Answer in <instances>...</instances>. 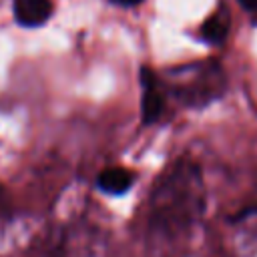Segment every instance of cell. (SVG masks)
<instances>
[{
  "instance_id": "8992f818",
  "label": "cell",
  "mask_w": 257,
  "mask_h": 257,
  "mask_svg": "<svg viewBox=\"0 0 257 257\" xmlns=\"http://www.w3.org/2000/svg\"><path fill=\"white\" fill-rule=\"evenodd\" d=\"M231 28V20H229V12L227 10H217L213 12L201 26V36L203 40L211 42V44H219L227 38Z\"/></svg>"
},
{
  "instance_id": "5b68a950",
  "label": "cell",
  "mask_w": 257,
  "mask_h": 257,
  "mask_svg": "<svg viewBox=\"0 0 257 257\" xmlns=\"http://www.w3.org/2000/svg\"><path fill=\"white\" fill-rule=\"evenodd\" d=\"M135 183V173L124 169V167H108L104 171H100L96 185L100 191L108 193V195H122L124 191H128Z\"/></svg>"
},
{
  "instance_id": "ba28073f",
  "label": "cell",
  "mask_w": 257,
  "mask_h": 257,
  "mask_svg": "<svg viewBox=\"0 0 257 257\" xmlns=\"http://www.w3.org/2000/svg\"><path fill=\"white\" fill-rule=\"evenodd\" d=\"M245 8H249V10H257V0H239Z\"/></svg>"
},
{
  "instance_id": "52a82bcc",
  "label": "cell",
  "mask_w": 257,
  "mask_h": 257,
  "mask_svg": "<svg viewBox=\"0 0 257 257\" xmlns=\"http://www.w3.org/2000/svg\"><path fill=\"white\" fill-rule=\"evenodd\" d=\"M114 4H120V6H137V4H141L143 0H112Z\"/></svg>"
},
{
  "instance_id": "3957f363",
  "label": "cell",
  "mask_w": 257,
  "mask_h": 257,
  "mask_svg": "<svg viewBox=\"0 0 257 257\" xmlns=\"http://www.w3.org/2000/svg\"><path fill=\"white\" fill-rule=\"evenodd\" d=\"M143 78V102H141V112H143V122H155L165 106V92L151 68L141 70Z\"/></svg>"
},
{
  "instance_id": "9c48e42d",
  "label": "cell",
  "mask_w": 257,
  "mask_h": 257,
  "mask_svg": "<svg viewBox=\"0 0 257 257\" xmlns=\"http://www.w3.org/2000/svg\"><path fill=\"white\" fill-rule=\"evenodd\" d=\"M0 197H2V191H0Z\"/></svg>"
},
{
  "instance_id": "7a4b0ae2",
  "label": "cell",
  "mask_w": 257,
  "mask_h": 257,
  "mask_svg": "<svg viewBox=\"0 0 257 257\" xmlns=\"http://www.w3.org/2000/svg\"><path fill=\"white\" fill-rule=\"evenodd\" d=\"M171 88L187 106H205L219 98L225 88V76L221 66L215 62L193 64L173 72Z\"/></svg>"
},
{
  "instance_id": "6da1fadb",
  "label": "cell",
  "mask_w": 257,
  "mask_h": 257,
  "mask_svg": "<svg viewBox=\"0 0 257 257\" xmlns=\"http://www.w3.org/2000/svg\"><path fill=\"white\" fill-rule=\"evenodd\" d=\"M205 211V187L201 171L189 161H179L157 183L151 197L149 223L163 237L189 233Z\"/></svg>"
},
{
  "instance_id": "277c9868",
  "label": "cell",
  "mask_w": 257,
  "mask_h": 257,
  "mask_svg": "<svg viewBox=\"0 0 257 257\" xmlns=\"http://www.w3.org/2000/svg\"><path fill=\"white\" fill-rule=\"evenodd\" d=\"M52 16L50 0H14V18L22 26H40Z\"/></svg>"
}]
</instances>
